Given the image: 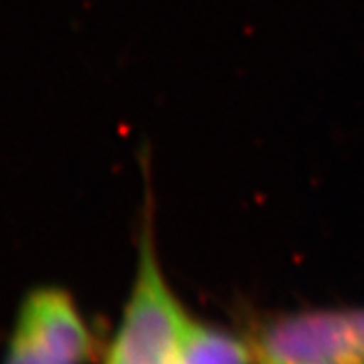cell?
Returning <instances> with one entry per match:
<instances>
[{
    "label": "cell",
    "instance_id": "2",
    "mask_svg": "<svg viewBox=\"0 0 364 364\" xmlns=\"http://www.w3.org/2000/svg\"><path fill=\"white\" fill-rule=\"evenodd\" d=\"M250 344L257 364H364V309L274 316Z\"/></svg>",
    "mask_w": 364,
    "mask_h": 364
},
{
    "label": "cell",
    "instance_id": "3",
    "mask_svg": "<svg viewBox=\"0 0 364 364\" xmlns=\"http://www.w3.org/2000/svg\"><path fill=\"white\" fill-rule=\"evenodd\" d=\"M95 338L69 292L39 287L21 304L2 364H87Z\"/></svg>",
    "mask_w": 364,
    "mask_h": 364
},
{
    "label": "cell",
    "instance_id": "4",
    "mask_svg": "<svg viewBox=\"0 0 364 364\" xmlns=\"http://www.w3.org/2000/svg\"><path fill=\"white\" fill-rule=\"evenodd\" d=\"M178 364H257V359L250 342L198 322L189 314L181 335Z\"/></svg>",
    "mask_w": 364,
    "mask_h": 364
},
{
    "label": "cell",
    "instance_id": "1",
    "mask_svg": "<svg viewBox=\"0 0 364 364\" xmlns=\"http://www.w3.org/2000/svg\"><path fill=\"white\" fill-rule=\"evenodd\" d=\"M187 318L189 313L166 283L152 231L146 226L134 287L106 364H178Z\"/></svg>",
    "mask_w": 364,
    "mask_h": 364
}]
</instances>
